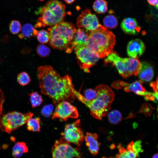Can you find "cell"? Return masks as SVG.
<instances>
[{
	"label": "cell",
	"mask_w": 158,
	"mask_h": 158,
	"mask_svg": "<svg viewBox=\"0 0 158 158\" xmlns=\"http://www.w3.org/2000/svg\"><path fill=\"white\" fill-rule=\"evenodd\" d=\"M51 152V158H83L79 149L72 146L63 137L55 141Z\"/></svg>",
	"instance_id": "ba28073f"
},
{
	"label": "cell",
	"mask_w": 158,
	"mask_h": 158,
	"mask_svg": "<svg viewBox=\"0 0 158 158\" xmlns=\"http://www.w3.org/2000/svg\"><path fill=\"white\" fill-rule=\"evenodd\" d=\"M37 73L42 93L51 98L54 105L75 99V89L71 76L67 75L61 77L49 65L39 66Z\"/></svg>",
	"instance_id": "6da1fadb"
},
{
	"label": "cell",
	"mask_w": 158,
	"mask_h": 158,
	"mask_svg": "<svg viewBox=\"0 0 158 158\" xmlns=\"http://www.w3.org/2000/svg\"><path fill=\"white\" fill-rule=\"evenodd\" d=\"M97 93L95 99L91 101L86 100L83 95L76 90L74 95L79 101L84 104L90 109L91 115L94 118L102 120L111 108L112 102L115 96L111 88L105 85H98L95 89Z\"/></svg>",
	"instance_id": "7a4b0ae2"
},
{
	"label": "cell",
	"mask_w": 158,
	"mask_h": 158,
	"mask_svg": "<svg viewBox=\"0 0 158 158\" xmlns=\"http://www.w3.org/2000/svg\"><path fill=\"white\" fill-rule=\"evenodd\" d=\"M85 99L87 100L91 101L95 99L97 96V93L95 90L88 89L85 90L84 92Z\"/></svg>",
	"instance_id": "4dcf8cb0"
},
{
	"label": "cell",
	"mask_w": 158,
	"mask_h": 158,
	"mask_svg": "<svg viewBox=\"0 0 158 158\" xmlns=\"http://www.w3.org/2000/svg\"><path fill=\"white\" fill-rule=\"evenodd\" d=\"M158 154L157 153L154 154L152 158H158Z\"/></svg>",
	"instance_id": "74e56055"
},
{
	"label": "cell",
	"mask_w": 158,
	"mask_h": 158,
	"mask_svg": "<svg viewBox=\"0 0 158 158\" xmlns=\"http://www.w3.org/2000/svg\"><path fill=\"white\" fill-rule=\"evenodd\" d=\"M29 95L32 106L33 108L40 106L43 101L42 96L37 92H33L30 94Z\"/></svg>",
	"instance_id": "484cf974"
},
{
	"label": "cell",
	"mask_w": 158,
	"mask_h": 158,
	"mask_svg": "<svg viewBox=\"0 0 158 158\" xmlns=\"http://www.w3.org/2000/svg\"><path fill=\"white\" fill-rule=\"evenodd\" d=\"M121 26L125 33L129 35L137 34L141 29L137 20L135 18H131L124 19L122 22Z\"/></svg>",
	"instance_id": "2e32d148"
},
{
	"label": "cell",
	"mask_w": 158,
	"mask_h": 158,
	"mask_svg": "<svg viewBox=\"0 0 158 158\" xmlns=\"http://www.w3.org/2000/svg\"><path fill=\"white\" fill-rule=\"evenodd\" d=\"M33 115L30 112L23 114L16 111L4 114L0 118V129L2 131L10 134L26 123Z\"/></svg>",
	"instance_id": "52a82bcc"
},
{
	"label": "cell",
	"mask_w": 158,
	"mask_h": 158,
	"mask_svg": "<svg viewBox=\"0 0 158 158\" xmlns=\"http://www.w3.org/2000/svg\"><path fill=\"white\" fill-rule=\"evenodd\" d=\"M93 8L98 14L104 13L108 9L107 2L105 0H96L93 3Z\"/></svg>",
	"instance_id": "7402d4cb"
},
{
	"label": "cell",
	"mask_w": 158,
	"mask_h": 158,
	"mask_svg": "<svg viewBox=\"0 0 158 158\" xmlns=\"http://www.w3.org/2000/svg\"><path fill=\"white\" fill-rule=\"evenodd\" d=\"M17 80L20 85L25 86L29 83L31 81V78L27 72L23 71L18 74L17 77Z\"/></svg>",
	"instance_id": "4316f807"
},
{
	"label": "cell",
	"mask_w": 158,
	"mask_h": 158,
	"mask_svg": "<svg viewBox=\"0 0 158 158\" xmlns=\"http://www.w3.org/2000/svg\"><path fill=\"white\" fill-rule=\"evenodd\" d=\"M28 148L23 142H18L16 143L12 149V155L15 158L21 157L22 154L28 152Z\"/></svg>",
	"instance_id": "44dd1931"
},
{
	"label": "cell",
	"mask_w": 158,
	"mask_h": 158,
	"mask_svg": "<svg viewBox=\"0 0 158 158\" xmlns=\"http://www.w3.org/2000/svg\"><path fill=\"white\" fill-rule=\"evenodd\" d=\"M76 29L71 23L63 21L48 29L50 46L54 49L65 50L70 53V49Z\"/></svg>",
	"instance_id": "277c9868"
},
{
	"label": "cell",
	"mask_w": 158,
	"mask_h": 158,
	"mask_svg": "<svg viewBox=\"0 0 158 158\" xmlns=\"http://www.w3.org/2000/svg\"><path fill=\"white\" fill-rule=\"evenodd\" d=\"M75 0H64L67 4H70L73 3Z\"/></svg>",
	"instance_id": "8d00e7d4"
},
{
	"label": "cell",
	"mask_w": 158,
	"mask_h": 158,
	"mask_svg": "<svg viewBox=\"0 0 158 158\" xmlns=\"http://www.w3.org/2000/svg\"><path fill=\"white\" fill-rule=\"evenodd\" d=\"M134 142L131 141L127 146L126 149L121 146L120 144L118 146L119 153L116 158H137L138 157L133 148Z\"/></svg>",
	"instance_id": "d6986e66"
},
{
	"label": "cell",
	"mask_w": 158,
	"mask_h": 158,
	"mask_svg": "<svg viewBox=\"0 0 158 158\" xmlns=\"http://www.w3.org/2000/svg\"><path fill=\"white\" fill-rule=\"evenodd\" d=\"M88 38V33L84 29L79 28L76 29L70 49V52L71 53L73 49L87 46Z\"/></svg>",
	"instance_id": "9a60e30c"
},
{
	"label": "cell",
	"mask_w": 158,
	"mask_h": 158,
	"mask_svg": "<svg viewBox=\"0 0 158 158\" xmlns=\"http://www.w3.org/2000/svg\"><path fill=\"white\" fill-rule=\"evenodd\" d=\"M36 36L38 41L41 44L46 43L49 42V35L48 31L41 30L38 32Z\"/></svg>",
	"instance_id": "f546056e"
},
{
	"label": "cell",
	"mask_w": 158,
	"mask_h": 158,
	"mask_svg": "<svg viewBox=\"0 0 158 158\" xmlns=\"http://www.w3.org/2000/svg\"><path fill=\"white\" fill-rule=\"evenodd\" d=\"M108 118L109 122L114 124H118L122 119L121 113L117 110H113L110 112L108 114Z\"/></svg>",
	"instance_id": "d4e9b609"
},
{
	"label": "cell",
	"mask_w": 158,
	"mask_h": 158,
	"mask_svg": "<svg viewBox=\"0 0 158 158\" xmlns=\"http://www.w3.org/2000/svg\"><path fill=\"white\" fill-rule=\"evenodd\" d=\"M142 142L140 140H139L134 142L133 147L135 152L139 156V154L143 151L141 145Z\"/></svg>",
	"instance_id": "d6a6232c"
},
{
	"label": "cell",
	"mask_w": 158,
	"mask_h": 158,
	"mask_svg": "<svg viewBox=\"0 0 158 158\" xmlns=\"http://www.w3.org/2000/svg\"><path fill=\"white\" fill-rule=\"evenodd\" d=\"M141 68L138 75L140 80L149 82L152 79L154 75V70L151 65L148 62H141Z\"/></svg>",
	"instance_id": "ac0fdd59"
},
{
	"label": "cell",
	"mask_w": 158,
	"mask_h": 158,
	"mask_svg": "<svg viewBox=\"0 0 158 158\" xmlns=\"http://www.w3.org/2000/svg\"><path fill=\"white\" fill-rule=\"evenodd\" d=\"M36 52L39 56L44 57L47 56L50 54L51 50L46 45L42 44L37 46L36 48Z\"/></svg>",
	"instance_id": "f1b7e54d"
},
{
	"label": "cell",
	"mask_w": 158,
	"mask_h": 158,
	"mask_svg": "<svg viewBox=\"0 0 158 158\" xmlns=\"http://www.w3.org/2000/svg\"><path fill=\"white\" fill-rule=\"evenodd\" d=\"M147 1L150 5L156 6L157 8L158 0H147Z\"/></svg>",
	"instance_id": "d590c367"
},
{
	"label": "cell",
	"mask_w": 158,
	"mask_h": 158,
	"mask_svg": "<svg viewBox=\"0 0 158 158\" xmlns=\"http://www.w3.org/2000/svg\"><path fill=\"white\" fill-rule=\"evenodd\" d=\"M54 109L53 106L51 104L45 105L42 109L41 114L44 116L49 117L52 114Z\"/></svg>",
	"instance_id": "1f68e13d"
},
{
	"label": "cell",
	"mask_w": 158,
	"mask_h": 158,
	"mask_svg": "<svg viewBox=\"0 0 158 158\" xmlns=\"http://www.w3.org/2000/svg\"><path fill=\"white\" fill-rule=\"evenodd\" d=\"M150 86L152 87L155 92H158V81L157 79V80L151 83Z\"/></svg>",
	"instance_id": "e575fe53"
},
{
	"label": "cell",
	"mask_w": 158,
	"mask_h": 158,
	"mask_svg": "<svg viewBox=\"0 0 158 158\" xmlns=\"http://www.w3.org/2000/svg\"><path fill=\"white\" fill-rule=\"evenodd\" d=\"M104 63H111L116 67L119 74L125 78L133 75H138L141 68L138 58H123L114 51L107 56Z\"/></svg>",
	"instance_id": "8992f818"
},
{
	"label": "cell",
	"mask_w": 158,
	"mask_h": 158,
	"mask_svg": "<svg viewBox=\"0 0 158 158\" xmlns=\"http://www.w3.org/2000/svg\"><path fill=\"white\" fill-rule=\"evenodd\" d=\"M21 33L18 35L21 39L24 38H30L36 36L38 32L33 25L30 23H26L22 28Z\"/></svg>",
	"instance_id": "ffe728a7"
},
{
	"label": "cell",
	"mask_w": 158,
	"mask_h": 158,
	"mask_svg": "<svg viewBox=\"0 0 158 158\" xmlns=\"http://www.w3.org/2000/svg\"><path fill=\"white\" fill-rule=\"evenodd\" d=\"M5 100V97L4 94L0 88V116L3 112V105Z\"/></svg>",
	"instance_id": "836d02e7"
},
{
	"label": "cell",
	"mask_w": 158,
	"mask_h": 158,
	"mask_svg": "<svg viewBox=\"0 0 158 158\" xmlns=\"http://www.w3.org/2000/svg\"><path fill=\"white\" fill-rule=\"evenodd\" d=\"M104 26L110 29H114L118 26V22L117 18L113 15L106 16L103 20Z\"/></svg>",
	"instance_id": "cb8c5ba5"
},
{
	"label": "cell",
	"mask_w": 158,
	"mask_h": 158,
	"mask_svg": "<svg viewBox=\"0 0 158 158\" xmlns=\"http://www.w3.org/2000/svg\"><path fill=\"white\" fill-rule=\"evenodd\" d=\"M102 158H113L112 157H110V158H106V157H102Z\"/></svg>",
	"instance_id": "f35d334b"
},
{
	"label": "cell",
	"mask_w": 158,
	"mask_h": 158,
	"mask_svg": "<svg viewBox=\"0 0 158 158\" xmlns=\"http://www.w3.org/2000/svg\"><path fill=\"white\" fill-rule=\"evenodd\" d=\"M86 31L89 37L87 46L99 58L107 56L113 51L116 38L112 32L101 25L95 30Z\"/></svg>",
	"instance_id": "3957f363"
},
{
	"label": "cell",
	"mask_w": 158,
	"mask_h": 158,
	"mask_svg": "<svg viewBox=\"0 0 158 158\" xmlns=\"http://www.w3.org/2000/svg\"><path fill=\"white\" fill-rule=\"evenodd\" d=\"M39 0L40 1H43L44 0Z\"/></svg>",
	"instance_id": "ab89813d"
},
{
	"label": "cell",
	"mask_w": 158,
	"mask_h": 158,
	"mask_svg": "<svg viewBox=\"0 0 158 158\" xmlns=\"http://www.w3.org/2000/svg\"><path fill=\"white\" fill-rule=\"evenodd\" d=\"M80 120L78 119L74 122L66 124L64 132L61 135L65 140L79 147L81 146L84 139V135L79 125Z\"/></svg>",
	"instance_id": "30bf717a"
},
{
	"label": "cell",
	"mask_w": 158,
	"mask_h": 158,
	"mask_svg": "<svg viewBox=\"0 0 158 158\" xmlns=\"http://www.w3.org/2000/svg\"><path fill=\"white\" fill-rule=\"evenodd\" d=\"M78 64L87 73L98 61L99 57L87 46L74 49Z\"/></svg>",
	"instance_id": "9c48e42d"
},
{
	"label": "cell",
	"mask_w": 158,
	"mask_h": 158,
	"mask_svg": "<svg viewBox=\"0 0 158 158\" xmlns=\"http://www.w3.org/2000/svg\"><path fill=\"white\" fill-rule=\"evenodd\" d=\"M27 129L29 131L39 132L40 130V118L39 117L30 118L27 122Z\"/></svg>",
	"instance_id": "603a6c76"
},
{
	"label": "cell",
	"mask_w": 158,
	"mask_h": 158,
	"mask_svg": "<svg viewBox=\"0 0 158 158\" xmlns=\"http://www.w3.org/2000/svg\"><path fill=\"white\" fill-rule=\"evenodd\" d=\"M52 116L53 119L58 118L66 121L69 118H76L78 116L77 109L66 101L61 102L56 105Z\"/></svg>",
	"instance_id": "7c38bea8"
},
{
	"label": "cell",
	"mask_w": 158,
	"mask_h": 158,
	"mask_svg": "<svg viewBox=\"0 0 158 158\" xmlns=\"http://www.w3.org/2000/svg\"><path fill=\"white\" fill-rule=\"evenodd\" d=\"M145 48L144 43L141 40L136 39L132 40L127 45V54L130 57L138 58L144 53Z\"/></svg>",
	"instance_id": "5bb4252c"
},
{
	"label": "cell",
	"mask_w": 158,
	"mask_h": 158,
	"mask_svg": "<svg viewBox=\"0 0 158 158\" xmlns=\"http://www.w3.org/2000/svg\"><path fill=\"white\" fill-rule=\"evenodd\" d=\"M76 25L86 31H92L98 29L101 25L96 16L92 13L90 9H86L78 17Z\"/></svg>",
	"instance_id": "8fae6325"
},
{
	"label": "cell",
	"mask_w": 158,
	"mask_h": 158,
	"mask_svg": "<svg viewBox=\"0 0 158 158\" xmlns=\"http://www.w3.org/2000/svg\"><path fill=\"white\" fill-rule=\"evenodd\" d=\"M142 83L143 81L140 80L136 81L130 84L117 80L113 82L111 86L117 89L123 87L124 90L125 92H132L138 95L144 96L145 95L146 91L142 86Z\"/></svg>",
	"instance_id": "4fadbf2b"
},
{
	"label": "cell",
	"mask_w": 158,
	"mask_h": 158,
	"mask_svg": "<svg viewBox=\"0 0 158 158\" xmlns=\"http://www.w3.org/2000/svg\"><path fill=\"white\" fill-rule=\"evenodd\" d=\"M9 29L11 33L16 35L21 31L22 26L21 23L18 20H12L9 24Z\"/></svg>",
	"instance_id": "83f0119b"
},
{
	"label": "cell",
	"mask_w": 158,
	"mask_h": 158,
	"mask_svg": "<svg viewBox=\"0 0 158 158\" xmlns=\"http://www.w3.org/2000/svg\"><path fill=\"white\" fill-rule=\"evenodd\" d=\"M98 135L96 133L87 132L84 137L86 144L91 154L97 155L99 152L100 143L97 140Z\"/></svg>",
	"instance_id": "e0dca14e"
},
{
	"label": "cell",
	"mask_w": 158,
	"mask_h": 158,
	"mask_svg": "<svg viewBox=\"0 0 158 158\" xmlns=\"http://www.w3.org/2000/svg\"><path fill=\"white\" fill-rule=\"evenodd\" d=\"M37 12L40 16L35 25V28L51 27L63 21L66 14V7L58 0H50Z\"/></svg>",
	"instance_id": "5b68a950"
}]
</instances>
